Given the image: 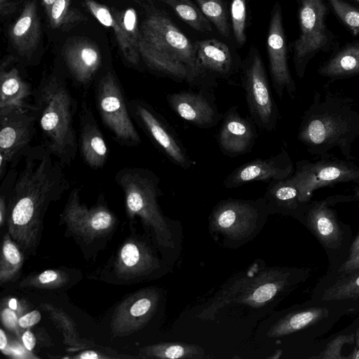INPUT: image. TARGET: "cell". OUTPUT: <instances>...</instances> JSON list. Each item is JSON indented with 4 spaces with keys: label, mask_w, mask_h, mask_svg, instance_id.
<instances>
[{
    "label": "cell",
    "mask_w": 359,
    "mask_h": 359,
    "mask_svg": "<svg viewBox=\"0 0 359 359\" xmlns=\"http://www.w3.org/2000/svg\"><path fill=\"white\" fill-rule=\"evenodd\" d=\"M32 99L42 144L64 166L70 165L79 149L74 127L77 103L67 81L55 72L43 76Z\"/></svg>",
    "instance_id": "3"
},
{
    "label": "cell",
    "mask_w": 359,
    "mask_h": 359,
    "mask_svg": "<svg viewBox=\"0 0 359 359\" xmlns=\"http://www.w3.org/2000/svg\"><path fill=\"white\" fill-rule=\"evenodd\" d=\"M204 15L224 36H229L230 28L222 0H196Z\"/></svg>",
    "instance_id": "39"
},
{
    "label": "cell",
    "mask_w": 359,
    "mask_h": 359,
    "mask_svg": "<svg viewBox=\"0 0 359 359\" xmlns=\"http://www.w3.org/2000/svg\"><path fill=\"white\" fill-rule=\"evenodd\" d=\"M358 345L359 346V338H358Z\"/></svg>",
    "instance_id": "55"
},
{
    "label": "cell",
    "mask_w": 359,
    "mask_h": 359,
    "mask_svg": "<svg viewBox=\"0 0 359 359\" xmlns=\"http://www.w3.org/2000/svg\"><path fill=\"white\" fill-rule=\"evenodd\" d=\"M37 111L33 103L0 109V179L8 164L16 165L36 133Z\"/></svg>",
    "instance_id": "10"
},
{
    "label": "cell",
    "mask_w": 359,
    "mask_h": 359,
    "mask_svg": "<svg viewBox=\"0 0 359 359\" xmlns=\"http://www.w3.org/2000/svg\"><path fill=\"white\" fill-rule=\"evenodd\" d=\"M70 280L69 273L62 269H47L25 277L20 283L22 287L56 290L65 286Z\"/></svg>",
    "instance_id": "36"
},
{
    "label": "cell",
    "mask_w": 359,
    "mask_h": 359,
    "mask_svg": "<svg viewBox=\"0 0 359 359\" xmlns=\"http://www.w3.org/2000/svg\"><path fill=\"white\" fill-rule=\"evenodd\" d=\"M359 271V250L341 264L339 273L342 275L354 273Z\"/></svg>",
    "instance_id": "45"
},
{
    "label": "cell",
    "mask_w": 359,
    "mask_h": 359,
    "mask_svg": "<svg viewBox=\"0 0 359 359\" xmlns=\"http://www.w3.org/2000/svg\"><path fill=\"white\" fill-rule=\"evenodd\" d=\"M0 7L1 15H8L9 13H11L12 12H14L16 8V5L15 4L8 3L6 1L0 4Z\"/></svg>",
    "instance_id": "49"
},
{
    "label": "cell",
    "mask_w": 359,
    "mask_h": 359,
    "mask_svg": "<svg viewBox=\"0 0 359 359\" xmlns=\"http://www.w3.org/2000/svg\"><path fill=\"white\" fill-rule=\"evenodd\" d=\"M111 12L118 19L131 42L138 50L140 32L137 27V17L135 10L133 8H128L123 11L112 9Z\"/></svg>",
    "instance_id": "40"
},
{
    "label": "cell",
    "mask_w": 359,
    "mask_h": 359,
    "mask_svg": "<svg viewBox=\"0 0 359 359\" xmlns=\"http://www.w3.org/2000/svg\"><path fill=\"white\" fill-rule=\"evenodd\" d=\"M290 177L298 189L299 201L306 204L318 189L340 183L359 184V165L333 156L315 161L303 159L296 162Z\"/></svg>",
    "instance_id": "9"
},
{
    "label": "cell",
    "mask_w": 359,
    "mask_h": 359,
    "mask_svg": "<svg viewBox=\"0 0 359 359\" xmlns=\"http://www.w3.org/2000/svg\"><path fill=\"white\" fill-rule=\"evenodd\" d=\"M23 346L26 348L29 351H32L36 345V338L34 334L28 328L23 332L21 337Z\"/></svg>",
    "instance_id": "48"
},
{
    "label": "cell",
    "mask_w": 359,
    "mask_h": 359,
    "mask_svg": "<svg viewBox=\"0 0 359 359\" xmlns=\"http://www.w3.org/2000/svg\"><path fill=\"white\" fill-rule=\"evenodd\" d=\"M359 250V235L355 238L350 248L349 257L354 255Z\"/></svg>",
    "instance_id": "51"
},
{
    "label": "cell",
    "mask_w": 359,
    "mask_h": 359,
    "mask_svg": "<svg viewBox=\"0 0 359 359\" xmlns=\"http://www.w3.org/2000/svg\"><path fill=\"white\" fill-rule=\"evenodd\" d=\"M299 35L293 43V61L297 76L304 78L306 68L318 53L339 47L337 37L328 28L330 6L325 0H298Z\"/></svg>",
    "instance_id": "6"
},
{
    "label": "cell",
    "mask_w": 359,
    "mask_h": 359,
    "mask_svg": "<svg viewBox=\"0 0 359 359\" xmlns=\"http://www.w3.org/2000/svg\"><path fill=\"white\" fill-rule=\"evenodd\" d=\"M267 51L270 74L275 92L280 99H282L285 93L293 98L297 87L288 66L282 13L278 3L274 6L270 20Z\"/></svg>",
    "instance_id": "17"
},
{
    "label": "cell",
    "mask_w": 359,
    "mask_h": 359,
    "mask_svg": "<svg viewBox=\"0 0 359 359\" xmlns=\"http://www.w3.org/2000/svg\"><path fill=\"white\" fill-rule=\"evenodd\" d=\"M198 68L220 76H228L233 68V60L229 47L223 42L212 39L197 41L195 45Z\"/></svg>",
    "instance_id": "27"
},
{
    "label": "cell",
    "mask_w": 359,
    "mask_h": 359,
    "mask_svg": "<svg viewBox=\"0 0 359 359\" xmlns=\"http://www.w3.org/2000/svg\"><path fill=\"white\" fill-rule=\"evenodd\" d=\"M322 300H344L359 299V271L345 275L327 287Z\"/></svg>",
    "instance_id": "37"
},
{
    "label": "cell",
    "mask_w": 359,
    "mask_h": 359,
    "mask_svg": "<svg viewBox=\"0 0 359 359\" xmlns=\"http://www.w3.org/2000/svg\"><path fill=\"white\" fill-rule=\"evenodd\" d=\"M170 7L193 29L199 32H210L212 27L209 20L204 15L201 9L197 8L189 0H157Z\"/></svg>",
    "instance_id": "34"
},
{
    "label": "cell",
    "mask_w": 359,
    "mask_h": 359,
    "mask_svg": "<svg viewBox=\"0 0 359 359\" xmlns=\"http://www.w3.org/2000/svg\"><path fill=\"white\" fill-rule=\"evenodd\" d=\"M95 100L100 118L114 139L124 146L139 145L140 136L133 123L123 90L111 71L107 72L99 79Z\"/></svg>",
    "instance_id": "7"
},
{
    "label": "cell",
    "mask_w": 359,
    "mask_h": 359,
    "mask_svg": "<svg viewBox=\"0 0 359 359\" xmlns=\"http://www.w3.org/2000/svg\"><path fill=\"white\" fill-rule=\"evenodd\" d=\"M353 200L351 196L335 195L309 205L306 213L308 226L325 246L338 248L342 241L341 231L335 212L330 205Z\"/></svg>",
    "instance_id": "22"
},
{
    "label": "cell",
    "mask_w": 359,
    "mask_h": 359,
    "mask_svg": "<svg viewBox=\"0 0 359 359\" xmlns=\"http://www.w3.org/2000/svg\"><path fill=\"white\" fill-rule=\"evenodd\" d=\"M3 62L0 69V109L27 106L31 102L33 90L18 68Z\"/></svg>",
    "instance_id": "26"
},
{
    "label": "cell",
    "mask_w": 359,
    "mask_h": 359,
    "mask_svg": "<svg viewBox=\"0 0 359 359\" xmlns=\"http://www.w3.org/2000/svg\"><path fill=\"white\" fill-rule=\"evenodd\" d=\"M73 358L76 359H102L110 358V356L104 355V353L93 350H86L80 352L79 354L72 356Z\"/></svg>",
    "instance_id": "47"
},
{
    "label": "cell",
    "mask_w": 359,
    "mask_h": 359,
    "mask_svg": "<svg viewBox=\"0 0 359 359\" xmlns=\"http://www.w3.org/2000/svg\"><path fill=\"white\" fill-rule=\"evenodd\" d=\"M79 149L81 157L90 168H102L108 158V147L87 103L82 102L79 114Z\"/></svg>",
    "instance_id": "23"
},
{
    "label": "cell",
    "mask_w": 359,
    "mask_h": 359,
    "mask_svg": "<svg viewBox=\"0 0 359 359\" xmlns=\"http://www.w3.org/2000/svg\"><path fill=\"white\" fill-rule=\"evenodd\" d=\"M8 345L7 336L3 329L0 330V349L4 352Z\"/></svg>",
    "instance_id": "50"
},
{
    "label": "cell",
    "mask_w": 359,
    "mask_h": 359,
    "mask_svg": "<svg viewBox=\"0 0 359 359\" xmlns=\"http://www.w3.org/2000/svg\"><path fill=\"white\" fill-rule=\"evenodd\" d=\"M294 165L288 152L282 149L268 158H257L237 167L224 180L227 189L241 187L249 182L285 180L291 177Z\"/></svg>",
    "instance_id": "18"
},
{
    "label": "cell",
    "mask_w": 359,
    "mask_h": 359,
    "mask_svg": "<svg viewBox=\"0 0 359 359\" xmlns=\"http://www.w3.org/2000/svg\"><path fill=\"white\" fill-rule=\"evenodd\" d=\"M161 264L156 253L147 242L131 236L118 248L107 272L116 283H133L156 275Z\"/></svg>",
    "instance_id": "14"
},
{
    "label": "cell",
    "mask_w": 359,
    "mask_h": 359,
    "mask_svg": "<svg viewBox=\"0 0 359 359\" xmlns=\"http://www.w3.org/2000/svg\"><path fill=\"white\" fill-rule=\"evenodd\" d=\"M62 53L74 81L83 88L89 86L102 65L97 46L88 39L74 38L65 45Z\"/></svg>",
    "instance_id": "19"
},
{
    "label": "cell",
    "mask_w": 359,
    "mask_h": 359,
    "mask_svg": "<svg viewBox=\"0 0 359 359\" xmlns=\"http://www.w3.org/2000/svg\"><path fill=\"white\" fill-rule=\"evenodd\" d=\"M317 72L330 81L359 76V40L338 47L319 66Z\"/></svg>",
    "instance_id": "25"
},
{
    "label": "cell",
    "mask_w": 359,
    "mask_h": 359,
    "mask_svg": "<svg viewBox=\"0 0 359 359\" xmlns=\"http://www.w3.org/2000/svg\"><path fill=\"white\" fill-rule=\"evenodd\" d=\"M88 11L104 26L113 29L118 46L124 58L130 64L137 65L140 53L130 40L116 17L107 6L94 0H85Z\"/></svg>",
    "instance_id": "28"
},
{
    "label": "cell",
    "mask_w": 359,
    "mask_h": 359,
    "mask_svg": "<svg viewBox=\"0 0 359 359\" xmlns=\"http://www.w3.org/2000/svg\"><path fill=\"white\" fill-rule=\"evenodd\" d=\"M57 0H41L46 13L49 12L51 6Z\"/></svg>",
    "instance_id": "52"
},
{
    "label": "cell",
    "mask_w": 359,
    "mask_h": 359,
    "mask_svg": "<svg viewBox=\"0 0 359 359\" xmlns=\"http://www.w3.org/2000/svg\"><path fill=\"white\" fill-rule=\"evenodd\" d=\"M355 338V334L339 335L333 339L327 345L325 348L315 358L321 359H341L345 358L341 355L342 347L348 343H353Z\"/></svg>",
    "instance_id": "42"
},
{
    "label": "cell",
    "mask_w": 359,
    "mask_h": 359,
    "mask_svg": "<svg viewBox=\"0 0 359 359\" xmlns=\"http://www.w3.org/2000/svg\"><path fill=\"white\" fill-rule=\"evenodd\" d=\"M290 273L283 268H266L240 274L229 280L199 313L202 319H214L225 307L260 308L271 303L289 284Z\"/></svg>",
    "instance_id": "5"
},
{
    "label": "cell",
    "mask_w": 359,
    "mask_h": 359,
    "mask_svg": "<svg viewBox=\"0 0 359 359\" xmlns=\"http://www.w3.org/2000/svg\"><path fill=\"white\" fill-rule=\"evenodd\" d=\"M70 1L71 0H57L51 6L47 15L53 29L63 27L71 12Z\"/></svg>",
    "instance_id": "43"
},
{
    "label": "cell",
    "mask_w": 359,
    "mask_h": 359,
    "mask_svg": "<svg viewBox=\"0 0 359 359\" xmlns=\"http://www.w3.org/2000/svg\"><path fill=\"white\" fill-rule=\"evenodd\" d=\"M11 309H12L10 307L9 309L3 310L1 311V319L5 326L19 334V330L18 329L19 318H17L15 312Z\"/></svg>",
    "instance_id": "46"
},
{
    "label": "cell",
    "mask_w": 359,
    "mask_h": 359,
    "mask_svg": "<svg viewBox=\"0 0 359 359\" xmlns=\"http://www.w3.org/2000/svg\"><path fill=\"white\" fill-rule=\"evenodd\" d=\"M252 118L242 116L237 107L226 111L218 133V143L223 154L235 157L250 152L254 147L257 133Z\"/></svg>",
    "instance_id": "21"
},
{
    "label": "cell",
    "mask_w": 359,
    "mask_h": 359,
    "mask_svg": "<svg viewBox=\"0 0 359 359\" xmlns=\"http://www.w3.org/2000/svg\"><path fill=\"white\" fill-rule=\"evenodd\" d=\"M355 195L357 198H359V187H358L355 191Z\"/></svg>",
    "instance_id": "53"
},
{
    "label": "cell",
    "mask_w": 359,
    "mask_h": 359,
    "mask_svg": "<svg viewBox=\"0 0 359 359\" xmlns=\"http://www.w3.org/2000/svg\"><path fill=\"white\" fill-rule=\"evenodd\" d=\"M8 190V233L24 252L34 255L49 205L69 189L64 165L42 143L30 146L22 156Z\"/></svg>",
    "instance_id": "1"
},
{
    "label": "cell",
    "mask_w": 359,
    "mask_h": 359,
    "mask_svg": "<svg viewBox=\"0 0 359 359\" xmlns=\"http://www.w3.org/2000/svg\"><path fill=\"white\" fill-rule=\"evenodd\" d=\"M8 0H0V4L8 1Z\"/></svg>",
    "instance_id": "54"
},
{
    "label": "cell",
    "mask_w": 359,
    "mask_h": 359,
    "mask_svg": "<svg viewBox=\"0 0 359 359\" xmlns=\"http://www.w3.org/2000/svg\"><path fill=\"white\" fill-rule=\"evenodd\" d=\"M264 198L269 213L294 211L300 205H304L299 201L298 189L290 177L271 180Z\"/></svg>",
    "instance_id": "30"
},
{
    "label": "cell",
    "mask_w": 359,
    "mask_h": 359,
    "mask_svg": "<svg viewBox=\"0 0 359 359\" xmlns=\"http://www.w3.org/2000/svg\"><path fill=\"white\" fill-rule=\"evenodd\" d=\"M355 1H356L359 4V0H355Z\"/></svg>",
    "instance_id": "56"
},
{
    "label": "cell",
    "mask_w": 359,
    "mask_h": 359,
    "mask_svg": "<svg viewBox=\"0 0 359 359\" xmlns=\"http://www.w3.org/2000/svg\"><path fill=\"white\" fill-rule=\"evenodd\" d=\"M328 316L326 308L313 307L292 312L284 316L270 329L268 336L283 337L317 323Z\"/></svg>",
    "instance_id": "31"
},
{
    "label": "cell",
    "mask_w": 359,
    "mask_h": 359,
    "mask_svg": "<svg viewBox=\"0 0 359 359\" xmlns=\"http://www.w3.org/2000/svg\"><path fill=\"white\" fill-rule=\"evenodd\" d=\"M128 107L132 118L173 163L185 170L194 164L170 126L151 106L135 99Z\"/></svg>",
    "instance_id": "15"
},
{
    "label": "cell",
    "mask_w": 359,
    "mask_h": 359,
    "mask_svg": "<svg viewBox=\"0 0 359 359\" xmlns=\"http://www.w3.org/2000/svg\"><path fill=\"white\" fill-rule=\"evenodd\" d=\"M137 48L140 55L150 68L177 80H184L189 83H194L196 81L184 64L167 53L151 48L144 41L141 36Z\"/></svg>",
    "instance_id": "29"
},
{
    "label": "cell",
    "mask_w": 359,
    "mask_h": 359,
    "mask_svg": "<svg viewBox=\"0 0 359 359\" xmlns=\"http://www.w3.org/2000/svg\"><path fill=\"white\" fill-rule=\"evenodd\" d=\"M140 36L151 48L184 64L196 80L203 74L194 45L166 16L159 13L149 15L141 25Z\"/></svg>",
    "instance_id": "11"
},
{
    "label": "cell",
    "mask_w": 359,
    "mask_h": 359,
    "mask_svg": "<svg viewBox=\"0 0 359 359\" xmlns=\"http://www.w3.org/2000/svg\"><path fill=\"white\" fill-rule=\"evenodd\" d=\"M114 179L124 194L128 217H138L162 250H173L171 226L158 203L161 194L158 176L147 168L126 167L119 170Z\"/></svg>",
    "instance_id": "4"
},
{
    "label": "cell",
    "mask_w": 359,
    "mask_h": 359,
    "mask_svg": "<svg viewBox=\"0 0 359 359\" xmlns=\"http://www.w3.org/2000/svg\"><path fill=\"white\" fill-rule=\"evenodd\" d=\"M231 13L236 41L239 45L242 46L246 40L245 34L246 19L245 0H232Z\"/></svg>",
    "instance_id": "41"
},
{
    "label": "cell",
    "mask_w": 359,
    "mask_h": 359,
    "mask_svg": "<svg viewBox=\"0 0 359 359\" xmlns=\"http://www.w3.org/2000/svg\"><path fill=\"white\" fill-rule=\"evenodd\" d=\"M160 294L155 288H144L130 294L116 307L111 320L114 337H126L142 329L156 311Z\"/></svg>",
    "instance_id": "16"
},
{
    "label": "cell",
    "mask_w": 359,
    "mask_h": 359,
    "mask_svg": "<svg viewBox=\"0 0 359 359\" xmlns=\"http://www.w3.org/2000/svg\"><path fill=\"white\" fill-rule=\"evenodd\" d=\"M139 356L143 358L198 359L204 357V350L195 344L182 342L158 343L140 349Z\"/></svg>",
    "instance_id": "32"
},
{
    "label": "cell",
    "mask_w": 359,
    "mask_h": 359,
    "mask_svg": "<svg viewBox=\"0 0 359 359\" xmlns=\"http://www.w3.org/2000/svg\"><path fill=\"white\" fill-rule=\"evenodd\" d=\"M41 318V315L39 311H32L18 318V326L22 329H28L37 324Z\"/></svg>",
    "instance_id": "44"
},
{
    "label": "cell",
    "mask_w": 359,
    "mask_h": 359,
    "mask_svg": "<svg viewBox=\"0 0 359 359\" xmlns=\"http://www.w3.org/2000/svg\"><path fill=\"white\" fill-rule=\"evenodd\" d=\"M166 100L180 117L197 127L212 128L221 118L216 104L204 92H175L168 94Z\"/></svg>",
    "instance_id": "20"
},
{
    "label": "cell",
    "mask_w": 359,
    "mask_h": 359,
    "mask_svg": "<svg viewBox=\"0 0 359 359\" xmlns=\"http://www.w3.org/2000/svg\"><path fill=\"white\" fill-rule=\"evenodd\" d=\"M60 221L71 233L87 242L109 235L116 224L115 215L102 202L91 208L82 203L79 188L70 191Z\"/></svg>",
    "instance_id": "12"
},
{
    "label": "cell",
    "mask_w": 359,
    "mask_h": 359,
    "mask_svg": "<svg viewBox=\"0 0 359 359\" xmlns=\"http://www.w3.org/2000/svg\"><path fill=\"white\" fill-rule=\"evenodd\" d=\"M41 306L62 330L66 344L75 348L89 346L87 342L80 338L74 321L63 311L49 304H42Z\"/></svg>",
    "instance_id": "35"
},
{
    "label": "cell",
    "mask_w": 359,
    "mask_h": 359,
    "mask_svg": "<svg viewBox=\"0 0 359 359\" xmlns=\"http://www.w3.org/2000/svg\"><path fill=\"white\" fill-rule=\"evenodd\" d=\"M241 82L255 124L269 132L275 130L279 120V111L258 54L253 55L243 70Z\"/></svg>",
    "instance_id": "13"
},
{
    "label": "cell",
    "mask_w": 359,
    "mask_h": 359,
    "mask_svg": "<svg viewBox=\"0 0 359 359\" xmlns=\"http://www.w3.org/2000/svg\"><path fill=\"white\" fill-rule=\"evenodd\" d=\"M333 13L354 36L359 37V8L345 0H327Z\"/></svg>",
    "instance_id": "38"
},
{
    "label": "cell",
    "mask_w": 359,
    "mask_h": 359,
    "mask_svg": "<svg viewBox=\"0 0 359 359\" xmlns=\"http://www.w3.org/2000/svg\"><path fill=\"white\" fill-rule=\"evenodd\" d=\"M20 250L7 231L3 238L0 258L1 285L17 278L24 262V256Z\"/></svg>",
    "instance_id": "33"
},
{
    "label": "cell",
    "mask_w": 359,
    "mask_h": 359,
    "mask_svg": "<svg viewBox=\"0 0 359 359\" xmlns=\"http://www.w3.org/2000/svg\"><path fill=\"white\" fill-rule=\"evenodd\" d=\"M41 28L35 0L26 3L12 25L9 36L16 51L22 57H30L39 41Z\"/></svg>",
    "instance_id": "24"
},
{
    "label": "cell",
    "mask_w": 359,
    "mask_h": 359,
    "mask_svg": "<svg viewBox=\"0 0 359 359\" xmlns=\"http://www.w3.org/2000/svg\"><path fill=\"white\" fill-rule=\"evenodd\" d=\"M268 213L264 198L226 199L213 208L210 215V227L229 241H245L255 234Z\"/></svg>",
    "instance_id": "8"
},
{
    "label": "cell",
    "mask_w": 359,
    "mask_h": 359,
    "mask_svg": "<svg viewBox=\"0 0 359 359\" xmlns=\"http://www.w3.org/2000/svg\"><path fill=\"white\" fill-rule=\"evenodd\" d=\"M359 137V110L354 100L332 91L313 93L304 112L297 139L309 153L318 158L332 156L330 151L339 149L345 159L353 161L352 146Z\"/></svg>",
    "instance_id": "2"
}]
</instances>
